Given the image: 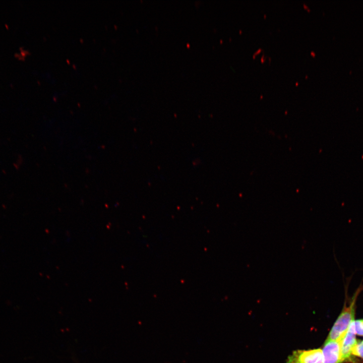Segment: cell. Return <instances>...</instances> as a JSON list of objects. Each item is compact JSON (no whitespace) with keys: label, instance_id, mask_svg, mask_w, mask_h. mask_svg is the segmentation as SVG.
I'll list each match as a JSON object with an SVG mask.
<instances>
[{"label":"cell","instance_id":"cell-1","mask_svg":"<svg viewBox=\"0 0 363 363\" xmlns=\"http://www.w3.org/2000/svg\"><path fill=\"white\" fill-rule=\"evenodd\" d=\"M362 290L363 283H361L350 298L348 305L345 300L343 309L330 330L326 341L340 340L343 338L351 323L354 321L357 298Z\"/></svg>","mask_w":363,"mask_h":363},{"label":"cell","instance_id":"cell-2","mask_svg":"<svg viewBox=\"0 0 363 363\" xmlns=\"http://www.w3.org/2000/svg\"><path fill=\"white\" fill-rule=\"evenodd\" d=\"M286 363H323L322 350L321 348L295 350L288 357Z\"/></svg>","mask_w":363,"mask_h":363},{"label":"cell","instance_id":"cell-3","mask_svg":"<svg viewBox=\"0 0 363 363\" xmlns=\"http://www.w3.org/2000/svg\"><path fill=\"white\" fill-rule=\"evenodd\" d=\"M355 335L353 321L351 323L345 335L341 341V354L342 363H356L352 354V349L357 341Z\"/></svg>","mask_w":363,"mask_h":363},{"label":"cell","instance_id":"cell-4","mask_svg":"<svg viewBox=\"0 0 363 363\" xmlns=\"http://www.w3.org/2000/svg\"><path fill=\"white\" fill-rule=\"evenodd\" d=\"M341 341H325L322 350L323 363H342L341 354Z\"/></svg>","mask_w":363,"mask_h":363},{"label":"cell","instance_id":"cell-5","mask_svg":"<svg viewBox=\"0 0 363 363\" xmlns=\"http://www.w3.org/2000/svg\"><path fill=\"white\" fill-rule=\"evenodd\" d=\"M352 354L353 356L358 357L363 359V340H357L352 349Z\"/></svg>","mask_w":363,"mask_h":363},{"label":"cell","instance_id":"cell-6","mask_svg":"<svg viewBox=\"0 0 363 363\" xmlns=\"http://www.w3.org/2000/svg\"><path fill=\"white\" fill-rule=\"evenodd\" d=\"M354 325L355 334L363 336V319L354 320Z\"/></svg>","mask_w":363,"mask_h":363}]
</instances>
